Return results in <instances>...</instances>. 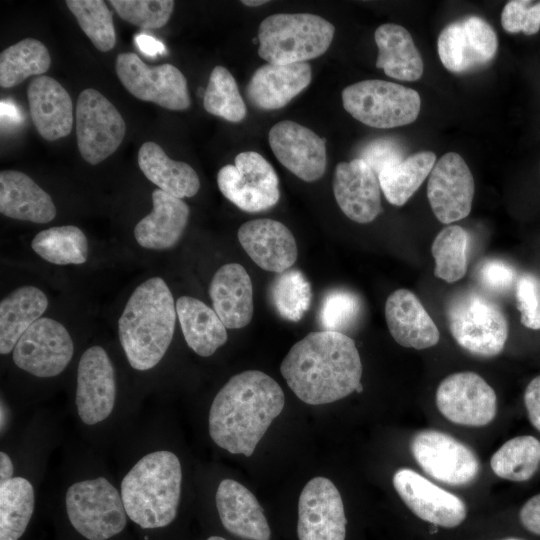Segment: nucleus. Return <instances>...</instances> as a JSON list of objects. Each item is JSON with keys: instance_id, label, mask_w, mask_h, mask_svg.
<instances>
[{"instance_id": "52", "label": "nucleus", "mask_w": 540, "mask_h": 540, "mask_svg": "<svg viewBox=\"0 0 540 540\" xmlns=\"http://www.w3.org/2000/svg\"><path fill=\"white\" fill-rule=\"evenodd\" d=\"M134 41L138 49L146 56L155 57L166 51L164 44L150 35L137 34Z\"/></svg>"}, {"instance_id": "20", "label": "nucleus", "mask_w": 540, "mask_h": 540, "mask_svg": "<svg viewBox=\"0 0 540 540\" xmlns=\"http://www.w3.org/2000/svg\"><path fill=\"white\" fill-rule=\"evenodd\" d=\"M268 140L277 160L301 180L313 182L323 176L325 141L311 129L294 121H280L271 127Z\"/></svg>"}, {"instance_id": "7", "label": "nucleus", "mask_w": 540, "mask_h": 540, "mask_svg": "<svg viewBox=\"0 0 540 540\" xmlns=\"http://www.w3.org/2000/svg\"><path fill=\"white\" fill-rule=\"evenodd\" d=\"M176 304L166 282L152 277L135 288L118 320V337L129 367L150 373L165 358L174 336Z\"/></svg>"}, {"instance_id": "15", "label": "nucleus", "mask_w": 540, "mask_h": 540, "mask_svg": "<svg viewBox=\"0 0 540 540\" xmlns=\"http://www.w3.org/2000/svg\"><path fill=\"white\" fill-rule=\"evenodd\" d=\"M410 449L424 472L439 482L466 485L479 473V460L473 450L444 432L420 431L412 438Z\"/></svg>"}, {"instance_id": "42", "label": "nucleus", "mask_w": 540, "mask_h": 540, "mask_svg": "<svg viewBox=\"0 0 540 540\" xmlns=\"http://www.w3.org/2000/svg\"><path fill=\"white\" fill-rule=\"evenodd\" d=\"M109 3L123 20L145 29L163 27L175 5L171 0H111Z\"/></svg>"}, {"instance_id": "57", "label": "nucleus", "mask_w": 540, "mask_h": 540, "mask_svg": "<svg viewBox=\"0 0 540 540\" xmlns=\"http://www.w3.org/2000/svg\"><path fill=\"white\" fill-rule=\"evenodd\" d=\"M503 540H521V539H517V538H507V539H503Z\"/></svg>"}, {"instance_id": "41", "label": "nucleus", "mask_w": 540, "mask_h": 540, "mask_svg": "<svg viewBox=\"0 0 540 540\" xmlns=\"http://www.w3.org/2000/svg\"><path fill=\"white\" fill-rule=\"evenodd\" d=\"M66 5L92 44L102 52L116 43L112 12L102 0H67Z\"/></svg>"}, {"instance_id": "18", "label": "nucleus", "mask_w": 540, "mask_h": 540, "mask_svg": "<svg viewBox=\"0 0 540 540\" xmlns=\"http://www.w3.org/2000/svg\"><path fill=\"white\" fill-rule=\"evenodd\" d=\"M474 190L468 165L459 154L449 152L435 163L429 175L427 197L436 218L450 224L468 216Z\"/></svg>"}, {"instance_id": "49", "label": "nucleus", "mask_w": 540, "mask_h": 540, "mask_svg": "<svg viewBox=\"0 0 540 540\" xmlns=\"http://www.w3.org/2000/svg\"><path fill=\"white\" fill-rule=\"evenodd\" d=\"M478 279L488 290L502 293L512 286L515 271L501 260H485L478 268Z\"/></svg>"}, {"instance_id": "30", "label": "nucleus", "mask_w": 540, "mask_h": 540, "mask_svg": "<svg viewBox=\"0 0 540 540\" xmlns=\"http://www.w3.org/2000/svg\"><path fill=\"white\" fill-rule=\"evenodd\" d=\"M374 39L378 47L377 68L401 81L421 78L423 60L407 29L393 23L382 24L375 30Z\"/></svg>"}, {"instance_id": "3", "label": "nucleus", "mask_w": 540, "mask_h": 540, "mask_svg": "<svg viewBox=\"0 0 540 540\" xmlns=\"http://www.w3.org/2000/svg\"><path fill=\"white\" fill-rule=\"evenodd\" d=\"M59 415L28 413L0 439V540H22L34 520L49 459L60 446Z\"/></svg>"}, {"instance_id": "37", "label": "nucleus", "mask_w": 540, "mask_h": 540, "mask_svg": "<svg viewBox=\"0 0 540 540\" xmlns=\"http://www.w3.org/2000/svg\"><path fill=\"white\" fill-rule=\"evenodd\" d=\"M490 465L500 478L527 481L540 465V441L530 435L514 437L493 454Z\"/></svg>"}, {"instance_id": "4", "label": "nucleus", "mask_w": 540, "mask_h": 540, "mask_svg": "<svg viewBox=\"0 0 540 540\" xmlns=\"http://www.w3.org/2000/svg\"><path fill=\"white\" fill-rule=\"evenodd\" d=\"M140 414L139 402L122 393L108 351L100 345L85 349L76 365L70 413L79 439L109 456Z\"/></svg>"}, {"instance_id": "45", "label": "nucleus", "mask_w": 540, "mask_h": 540, "mask_svg": "<svg viewBox=\"0 0 540 540\" xmlns=\"http://www.w3.org/2000/svg\"><path fill=\"white\" fill-rule=\"evenodd\" d=\"M461 22L476 66L492 60L498 47L493 28L477 16H470Z\"/></svg>"}, {"instance_id": "19", "label": "nucleus", "mask_w": 540, "mask_h": 540, "mask_svg": "<svg viewBox=\"0 0 540 540\" xmlns=\"http://www.w3.org/2000/svg\"><path fill=\"white\" fill-rule=\"evenodd\" d=\"M392 482L405 505L421 520L444 528L457 527L465 520L463 500L419 473L401 468L394 473Z\"/></svg>"}, {"instance_id": "2", "label": "nucleus", "mask_w": 540, "mask_h": 540, "mask_svg": "<svg viewBox=\"0 0 540 540\" xmlns=\"http://www.w3.org/2000/svg\"><path fill=\"white\" fill-rule=\"evenodd\" d=\"M110 463L80 439L65 447L54 520L76 540H136Z\"/></svg>"}, {"instance_id": "28", "label": "nucleus", "mask_w": 540, "mask_h": 540, "mask_svg": "<svg viewBox=\"0 0 540 540\" xmlns=\"http://www.w3.org/2000/svg\"><path fill=\"white\" fill-rule=\"evenodd\" d=\"M153 209L134 228L137 243L147 249L166 250L181 239L189 219V207L161 189L152 193Z\"/></svg>"}, {"instance_id": "50", "label": "nucleus", "mask_w": 540, "mask_h": 540, "mask_svg": "<svg viewBox=\"0 0 540 540\" xmlns=\"http://www.w3.org/2000/svg\"><path fill=\"white\" fill-rule=\"evenodd\" d=\"M524 403L531 424L540 431V375L527 385Z\"/></svg>"}, {"instance_id": "14", "label": "nucleus", "mask_w": 540, "mask_h": 540, "mask_svg": "<svg viewBox=\"0 0 540 540\" xmlns=\"http://www.w3.org/2000/svg\"><path fill=\"white\" fill-rule=\"evenodd\" d=\"M115 67L123 86L136 98L169 110L190 106L187 80L174 65H147L137 54L128 52L118 54Z\"/></svg>"}, {"instance_id": "47", "label": "nucleus", "mask_w": 540, "mask_h": 540, "mask_svg": "<svg viewBox=\"0 0 540 540\" xmlns=\"http://www.w3.org/2000/svg\"><path fill=\"white\" fill-rule=\"evenodd\" d=\"M516 303L520 322L527 328L540 329V283L531 274H523L516 284Z\"/></svg>"}, {"instance_id": "54", "label": "nucleus", "mask_w": 540, "mask_h": 540, "mask_svg": "<svg viewBox=\"0 0 540 540\" xmlns=\"http://www.w3.org/2000/svg\"><path fill=\"white\" fill-rule=\"evenodd\" d=\"M56 540H76L72 534L58 521H55Z\"/></svg>"}, {"instance_id": "44", "label": "nucleus", "mask_w": 540, "mask_h": 540, "mask_svg": "<svg viewBox=\"0 0 540 540\" xmlns=\"http://www.w3.org/2000/svg\"><path fill=\"white\" fill-rule=\"evenodd\" d=\"M438 55L450 72L460 73L476 66L462 22L446 26L438 36Z\"/></svg>"}, {"instance_id": "51", "label": "nucleus", "mask_w": 540, "mask_h": 540, "mask_svg": "<svg viewBox=\"0 0 540 540\" xmlns=\"http://www.w3.org/2000/svg\"><path fill=\"white\" fill-rule=\"evenodd\" d=\"M519 519L526 530L540 535V493L531 497L522 506Z\"/></svg>"}, {"instance_id": "13", "label": "nucleus", "mask_w": 540, "mask_h": 540, "mask_svg": "<svg viewBox=\"0 0 540 540\" xmlns=\"http://www.w3.org/2000/svg\"><path fill=\"white\" fill-rule=\"evenodd\" d=\"M125 121L117 108L99 91L83 90L76 104V137L79 152L96 165L113 154L122 143Z\"/></svg>"}, {"instance_id": "26", "label": "nucleus", "mask_w": 540, "mask_h": 540, "mask_svg": "<svg viewBox=\"0 0 540 540\" xmlns=\"http://www.w3.org/2000/svg\"><path fill=\"white\" fill-rule=\"evenodd\" d=\"M30 116L38 133L48 141L70 134L73 104L66 89L54 78L40 75L27 88Z\"/></svg>"}, {"instance_id": "1", "label": "nucleus", "mask_w": 540, "mask_h": 540, "mask_svg": "<svg viewBox=\"0 0 540 540\" xmlns=\"http://www.w3.org/2000/svg\"><path fill=\"white\" fill-rule=\"evenodd\" d=\"M164 414L141 413L109 453L136 540H170L179 520L186 474Z\"/></svg>"}, {"instance_id": "55", "label": "nucleus", "mask_w": 540, "mask_h": 540, "mask_svg": "<svg viewBox=\"0 0 540 540\" xmlns=\"http://www.w3.org/2000/svg\"><path fill=\"white\" fill-rule=\"evenodd\" d=\"M268 1L266 0H243L242 3L245 5V6H248V7H257V6H261L265 3H267Z\"/></svg>"}, {"instance_id": "46", "label": "nucleus", "mask_w": 540, "mask_h": 540, "mask_svg": "<svg viewBox=\"0 0 540 540\" xmlns=\"http://www.w3.org/2000/svg\"><path fill=\"white\" fill-rule=\"evenodd\" d=\"M512 0L507 2L501 13V25L509 33L522 31L526 35L536 34L540 29V2Z\"/></svg>"}, {"instance_id": "48", "label": "nucleus", "mask_w": 540, "mask_h": 540, "mask_svg": "<svg viewBox=\"0 0 540 540\" xmlns=\"http://www.w3.org/2000/svg\"><path fill=\"white\" fill-rule=\"evenodd\" d=\"M363 159L377 174L385 167L400 162L405 157L400 144L389 138L376 139L368 143L361 151Z\"/></svg>"}, {"instance_id": "16", "label": "nucleus", "mask_w": 540, "mask_h": 540, "mask_svg": "<svg viewBox=\"0 0 540 540\" xmlns=\"http://www.w3.org/2000/svg\"><path fill=\"white\" fill-rule=\"evenodd\" d=\"M436 405L446 419L463 426H485L497 413L495 391L480 375L470 371L446 377L437 388Z\"/></svg>"}, {"instance_id": "31", "label": "nucleus", "mask_w": 540, "mask_h": 540, "mask_svg": "<svg viewBox=\"0 0 540 540\" xmlns=\"http://www.w3.org/2000/svg\"><path fill=\"white\" fill-rule=\"evenodd\" d=\"M176 312L185 342L198 356L210 357L227 342L225 325L214 309L199 299L179 297Z\"/></svg>"}, {"instance_id": "6", "label": "nucleus", "mask_w": 540, "mask_h": 540, "mask_svg": "<svg viewBox=\"0 0 540 540\" xmlns=\"http://www.w3.org/2000/svg\"><path fill=\"white\" fill-rule=\"evenodd\" d=\"M280 372L301 401L322 405L356 390L361 384L362 363L349 336L323 330L295 343L284 357Z\"/></svg>"}, {"instance_id": "43", "label": "nucleus", "mask_w": 540, "mask_h": 540, "mask_svg": "<svg viewBox=\"0 0 540 540\" xmlns=\"http://www.w3.org/2000/svg\"><path fill=\"white\" fill-rule=\"evenodd\" d=\"M361 310L360 300L352 292L333 290L322 302L320 322L325 331L343 333L355 324Z\"/></svg>"}, {"instance_id": "53", "label": "nucleus", "mask_w": 540, "mask_h": 540, "mask_svg": "<svg viewBox=\"0 0 540 540\" xmlns=\"http://www.w3.org/2000/svg\"><path fill=\"white\" fill-rule=\"evenodd\" d=\"M0 106L2 124L12 125L21 122L20 111L13 102L2 100Z\"/></svg>"}, {"instance_id": "38", "label": "nucleus", "mask_w": 540, "mask_h": 540, "mask_svg": "<svg viewBox=\"0 0 540 540\" xmlns=\"http://www.w3.org/2000/svg\"><path fill=\"white\" fill-rule=\"evenodd\" d=\"M468 240V233L458 225H449L437 234L431 246L437 278L453 283L464 277Z\"/></svg>"}, {"instance_id": "34", "label": "nucleus", "mask_w": 540, "mask_h": 540, "mask_svg": "<svg viewBox=\"0 0 540 540\" xmlns=\"http://www.w3.org/2000/svg\"><path fill=\"white\" fill-rule=\"evenodd\" d=\"M435 163V153L420 151L382 169L378 180L387 201L395 206L404 205L430 175Z\"/></svg>"}, {"instance_id": "27", "label": "nucleus", "mask_w": 540, "mask_h": 540, "mask_svg": "<svg viewBox=\"0 0 540 540\" xmlns=\"http://www.w3.org/2000/svg\"><path fill=\"white\" fill-rule=\"evenodd\" d=\"M212 306L226 328L247 326L253 317V286L246 269L227 263L213 275L209 286Z\"/></svg>"}, {"instance_id": "11", "label": "nucleus", "mask_w": 540, "mask_h": 540, "mask_svg": "<svg viewBox=\"0 0 540 540\" xmlns=\"http://www.w3.org/2000/svg\"><path fill=\"white\" fill-rule=\"evenodd\" d=\"M75 354L74 341L58 321L41 317L19 338L11 355L12 364L36 380L62 375Z\"/></svg>"}, {"instance_id": "56", "label": "nucleus", "mask_w": 540, "mask_h": 540, "mask_svg": "<svg viewBox=\"0 0 540 540\" xmlns=\"http://www.w3.org/2000/svg\"><path fill=\"white\" fill-rule=\"evenodd\" d=\"M205 540H227V539L219 535H211L207 537Z\"/></svg>"}, {"instance_id": "36", "label": "nucleus", "mask_w": 540, "mask_h": 540, "mask_svg": "<svg viewBox=\"0 0 540 540\" xmlns=\"http://www.w3.org/2000/svg\"><path fill=\"white\" fill-rule=\"evenodd\" d=\"M36 254L57 265L82 264L88 257V241L83 231L73 225L40 231L31 242Z\"/></svg>"}, {"instance_id": "32", "label": "nucleus", "mask_w": 540, "mask_h": 540, "mask_svg": "<svg viewBox=\"0 0 540 540\" xmlns=\"http://www.w3.org/2000/svg\"><path fill=\"white\" fill-rule=\"evenodd\" d=\"M138 165L148 180L170 195L182 199L193 197L199 191L196 171L185 162L170 159L153 141L139 148Z\"/></svg>"}, {"instance_id": "21", "label": "nucleus", "mask_w": 540, "mask_h": 540, "mask_svg": "<svg viewBox=\"0 0 540 540\" xmlns=\"http://www.w3.org/2000/svg\"><path fill=\"white\" fill-rule=\"evenodd\" d=\"M380 190L377 174L363 159L337 164L333 178L335 200L352 221L365 224L379 215Z\"/></svg>"}, {"instance_id": "35", "label": "nucleus", "mask_w": 540, "mask_h": 540, "mask_svg": "<svg viewBox=\"0 0 540 540\" xmlns=\"http://www.w3.org/2000/svg\"><path fill=\"white\" fill-rule=\"evenodd\" d=\"M51 65L47 47L35 38H25L0 54V85L10 88L32 75H43Z\"/></svg>"}, {"instance_id": "5", "label": "nucleus", "mask_w": 540, "mask_h": 540, "mask_svg": "<svg viewBox=\"0 0 540 540\" xmlns=\"http://www.w3.org/2000/svg\"><path fill=\"white\" fill-rule=\"evenodd\" d=\"M284 405L282 388L266 373L235 374L211 401L206 417L209 438L230 454L249 457Z\"/></svg>"}, {"instance_id": "25", "label": "nucleus", "mask_w": 540, "mask_h": 540, "mask_svg": "<svg viewBox=\"0 0 540 540\" xmlns=\"http://www.w3.org/2000/svg\"><path fill=\"white\" fill-rule=\"evenodd\" d=\"M311 78V67L306 62L266 63L251 76L246 94L259 109H280L302 92L310 84Z\"/></svg>"}, {"instance_id": "23", "label": "nucleus", "mask_w": 540, "mask_h": 540, "mask_svg": "<svg viewBox=\"0 0 540 540\" xmlns=\"http://www.w3.org/2000/svg\"><path fill=\"white\" fill-rule=\"evenodd\" d=\"M238 240L249 257L261 269L282 273L296 261L298 249L291 231L273 219H255L243 223Z\"/></svg>"}, {"instance_id": "39", "label": "nucleus", "mask_w": 540, "mask_h": 540, "mask_svg": "<svg viewBox=\"0 0 540 540\" xmlns=\"http://www.w3.org/2000/svg\"><path fill=\"white\" fill-rule=\"evenodd\" d=\"M204 109L230 122L242 121L247 113L244 100L232 74L223 66L211 71L203 95Z\"/></svg>"}, {"instance_id": "12", "label": "nucleus", "mask_w": 540, "mask_h": 540, "mask_svg": "<svg viewBox=\"0 0 540 540\" xmlns=\"http://www.w3.org/2000/svg\"><path fill=\"white\" fill-rule=\"evenodd\" d=\"M221 193L243 211L268 210L280 198L278 176L259 153L245 151L235 157L234 165L223 166L217 174Z\"/></svg>"}, {"instance_id": "33", "label": "nucleus", "mask_w": 540, "mask_h": 540, "mask_svg": "<svg viewBox=\"0 0 540 540\" xmlns=\"http://www.w3.org/2000/svg\"><path fill=\"white\" fill-rule=\"evenodd\" d=\"M48 307V299L35 286H22L0 302V354L10 355L19 338Z\"/></svg>"}, {"instance_id": "10", "label": "nucleus", "mask_w": 540, "mask_h": 540, "mask_svg": "<svg viewBox=\"0 0 540 540\" xmlns=\"http://www.w3.org/2000/svg\"><path fill=\"white\" fill-rule=\"evenodd\" d=\"M344 109L374 128H394L414 122L421 109L418 92L401 84L371 79L351 84L342 91Z\"/></svg>"}, {"instance_id": "29", "label": "nucleus", "mask_w": 540, "mask_h": 540, "mask_svg": "<svg viewBox=\"0 0 540 540\" xmlns=\"http://www.w3.org/2000/svg\"><path fill=\"white\" fill-rule=\"evenodd\" d=\"M0 212L12 219L48 223L57 211L50 195L28 175L4 170L0 173Z\"/></svg>"}, {"instance_id": "9", "label": "nucleus", "mask_w": 540, "mask_h": 540, "mask_svg": "<svg viewBox=\"0 0 540 540\" xmlns=\"http://www.w3.org/2000/svg\"><path fill=\"white\" fill-rule=\"evenodd\" d=\"M446 318L455 341L469 353L493 357L502 352L508 338V322L497 303L475 291L453 297Z\"/></svg>"}, {"instance_id": "17", "label": "nucleus", "mask_w": 540, "mask_h": 540, "mask_svg": "<svg viewBox=\"0 0 540 540\" xmlns=\"http://www.w3.org/2000/svg\"><path fill=\"white\" fill-rule=\"evenodd\" d=\"M347 519L339 490L331 480L314 477L298 502L299 540H345Z\"/></svg>"}, {"instance_id": "8", "label": "nucleus", "mask_w": 540, "mask_h": 540, "mask_svg": "<svg viewBox=\"0 0 540 540\" xmlns=\"http://www.w3.org/2000/svg\"><path fill=\"white\" fill-rule=\"evenodd\" d=\"M335 27L311 13H277L260 24L258 54L267 63H303L324 54Z\"/></svg>"}, {"instance_id": "22", "label": "nucleus", "mask_w": 540, "mask_h": 540, "mask_svg": "<svg viewBox=\"0 0 540 540\" xmlns=\"http://www.w3.org/2000/svg\"><path fill=\"white\" fill-rule=\"evenodd\" d=\"M213 504L223 528L248 540H270L271 531L263 509L253 493L231 478L221 479Z\"/></svg>"}, {"instance_id": "24", "label": "nucleus", "mask_w": 540, "mask_h": 540, "mask_svg": "<svg viewBox=\"0 0 540 540\" xmlns=\"http://www.w3.org/2000/svg\"><path fill=\"white\" fill-rule=\"evenodd\" d=\"M391 336L401 346L417 350L435 346L439 330L418 297L407 289L392 292L385 303Z\"/></svg>"}, {"instance_id": "40", "label": "nucleus", "mask_w": 540, "mask_h": 540, "mask_svg": "<svg viewBox=\"0 0 540 540\" xmlns=\"http://www.w3.org/2000/svg\"><path fill=\"white\" fill-rule=\"evenodd\" d=\"M270 299L282 318L298 322L311 303L310 283L301 271L286 270L273 280Z\"/></svg>"}]
</instances>
